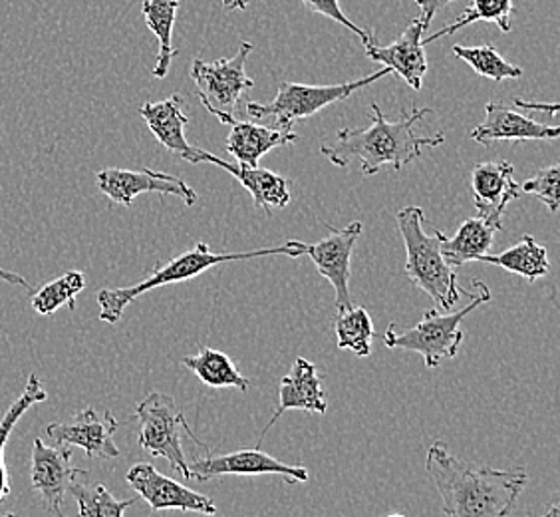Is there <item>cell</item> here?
<instances>
[{
    "label": "cell",
    "mask_w": 560,
    "mask_h": 517,
    "mask_svg": "<svg viewBox=\"0 0 560 517\" xmlns=\"http://www.w3.org/2000/svg\"><path fill=\"white\" fill-rule=\"evenodd\" d=\"M330 231V238H324L318 243H304V255L313 258L314 265L324 279L330 280L335 289V302L338 313H345L354 307L350 295V277H352V253L355 243L362 235V223L354 221L345 229H336L330 223H324Z\"/></svg>",
    "instance_id": "9"
},
{
    "label": "cell",
    "mask_w": 560,
    "mask_h": 517,
    "mask_svg": "<svg viewBox=\"0 0 560 517\" xmlns=\"http://www.w3.org/2000/svg\"><path fill=\"white\" fill-rule=\"evenodd\" d=\"M118 421L112 412L97 414L94 409L78 412L72 421L52 422L46 426L48 438L55 446H78L96 460L119 458V448L114 443Z\"/></svg>",
    "instance_id": "12"
},
{
    "label": "cell",
    "mask_w": 560,
    "mask_h": 517,
    "mask_svg": "<svg viewBox=\"0 0 560 517\" xmlns=\"http://www.w3.org/2000/svg\"><path fill=\"white\" fill-rule=\"evenodd\" d=\"M253 44L243 43L237 55L206 62L195 58L191 65V80L207 112L221 119L235 118L241 108V97L255 87V80L245 72Z\"/></svg>",
    "instance_id": "8"
},
{
    "label": "cell",
    "mask_w": 560,
    "mask_h": 517,
    "mask_svg": "<svg viewBox=\"0 0 560 517\" xmlns=\"http://www.w3.org/2000/svg\"><path fill=\"white\" fill-rule=\"evenodd\" d=\"M423 24L420 16L406 26V31L399 34L398 38L388 46L374 41L366 46V56L374 62L386 66L392 70V74H398L401 80H406L413 90H421V80L428 72V56H425V46L421 44L423 38Z\"/></svg>",
    "instance_id": "16"
},
{
    "label": "cell",
    "mask_w": 560,
    "mask_h": 517,
    "mask_svg": "<svg viewBox=\"0 0 560 517\" xmlns=\"http://www.w3.org/2000/svg\"><path fill=\"white\" fill-rule=\"evenodd\" d=\"M474 287L477 289L475 295L467 292L471 302L455 311V313L442 314L438 309H431L423 314L420 323L406 331H398L396 324H389L386 334H382V343L388 348L396 351H408V353H418L423 356L425 367L438 368L445 360H450L459 353V346L464 343V323L465 317L474 313L479 305H486L491 301V291L483 280L475 279Z\"/></svg>",
    "instance_id": "5"
},
{
    "label": "cell",
    "mask_w": 560,
    "mask_h": 517,
    "mask_svg": "<svg viewBox=\"0 0 560 517\" xmlns=\"http://www.w3.org/2000/svg\"><path fill=\"white\" fill-rule=\"evenodd\" d=\"M559 163H552L549 168H542L535 177H530L518 187H521V194L535 195L540 204L549 207L550 214H557V209H559Z\"/></svg>",
    "instance_id": "32"
},
{
    "label": "cell",
    "mask_w": 560,
    "mask_h": 517,
    "mask_svg": "<svg viewBox=\"0 0 560 517\" xmlns=\"http://www.w3.org/2000/svg\"><path fill=\"white\" fill-rule=\"evenodd\" d=\"M223 7L226 11H245L248 7V0H223Z\"/></svg>",
    "instance_id": "36"
},
{
    "label": "cell",
    "mask_w": 560,
    "mask_h": 517,
    "mask_svg": "<svg viewBox=\"0 0 560 517\" xmlns=\"http://www.w3.org/2000/svg\"><path fill=\"white\" fill-rule=\"evenodd\" d=\"M100 192L109 197L114 204L130 207L133 199L141 194L175 195L187 207H194L197 194L194 187L182 177L172 173L155 172L150 168L141 170H119L108 168L96 173Z\"/></svg>",
    "instance_id": "10"
},
{
    "label": "cell",
    "mask_w": 560,
    "mask_h": 517,
    "mask_svg": "<svg viewBox=\"0 0 560 517\" xmlns=\"http://www.w3.org/2000/svg\"><path fill=\"white\" fill-rule=\"evenodd\" d=\"M559 136L557 126L539 124L501 102H489L486 119L471 131V138L487 148L497 141L557 140Z\"/></svg>",
    "instance_id": "17"
},
{
    "label": "cell",
    "mask_w": 560,
    "mask_h": 517,
    "mask_svg": "<svg viewBox=\"0 0 560 517\" xmlns=\"http://www.w3.org/2000/svg\"><path fill=\"white\" fill-rule=\"evenodd\" d=\"M221 122L231 128L226 136L225 150L237 160L238 165L257 168L260 158L270 150L291 146L292 141L299 140L292 129L270 128L237 118H225Z\"/></svg>",
    "instance_id": "20"
},
{
    "label": "cell",
    "mask_w": 560,
    "mask_h": 517,
    "mask_svg": "<svg viewBox=\"0 0 560 517\" xmlns=\"http://www.w3.org/2000/svg\"><path fill=\"white\" fill-rule=\"evenodd\" d=\"M189 163H213L217 168L231 173L238 184L247 189L253 202L260 209H265L267 214L275 209H284L291 204V192H289V182L279 175V173L270 172L265 168H248V165H238V163H229L221 158H217L213 153L206 150L195 148L194 158Z\"/></svg>",
    "instance_id": "18"
},
{
    "label": "cell",
    "mask_w": 560,
    "mask_h": 517,
    "mask_svg": "<svg viewBox=\"0 0 560 517\" xmlns=\"http://www.w3.org/2000/svg\"><path fill=\"white\" fill-rule=\"evenodd\" d=\"M270 255H287V257H302L304 255V243L296 239H289L280 248L253 249L247 253H213L207 243H197L194 249L185 251L179 257L172 258L165 265H158L150 277L141 280L133 287H121V289H104L97 292L100 302V321L104 323H118L126 307L136 301L143 292L153 291L158 287H165L172 283H184L203 275L207 269L217 267L221 263L231 261H248L255 257H270Z\"/></svg>",
    "instance_id": "3"
},
{
    "label": "cell",
    "mask_w": 560,
    "mask_h": 517,
    "mask_svg": "<svg viewBox=\"0 0 560 517\" xmlns=\"http://www.w3.org/2000/svg\"><path fill=\"white\" fill-rule=\"evenodd\" d=\"M48 399V392L44 390L43 382L38 375H31L26 387L22 390L21 397L14 400L11 409L4 412L2 421H0V502L4 497L11 496V485H9V472H7V460H4V452H7V443L9 436L14 430L16 422L21 421L22 416L33 409L34 404H40Z\"/></svg>",
    "instance_id": "27"
},
{
    "label": "cell",
    "mask_w": 560,
    "mask_h": 517,
    "mask_svg": "<svg viewBox=\"0 0 560 517\" xmlns=\"http://www.w3.org/2000/svg\"><path fill=\"white\" fill-rule=\"evenodd\" d=\"M542 517H560V506L557 499H555V502H552V504L547 507V512L542 514Z\"/></svg>",
    "instance_id": "37"
},
{
    "label": "cell",
    "mask_w": 560,
    "mask_h": 517,
    "mask_svg": "<svg viewBox=\"0 0 560 517\" xmlns=\"http://www.w3.org/2000/svg\"><path fill=\"white\" fill-rule=\"evenodd\" d=\"M388 517H406V516H401V514H392V516H388Z\"/></svg>",
    "instance_id": "38"
},
{
    "label": "cell",
    "mask_w": 560,
    "mask_h": 517,
    "mask_svg": "<svg viewBox=\"0 0 560 517\" xmlns=\"http://www.w3.org/2000/svg\"><path fill=\"white\" fill-rule=\"evenodd\" d=\"M453 55L459 60H464L465 65L471 66L475 72L489 80L503 82V80H517L523 76V70L518 66L506 62L503 56L497 53L491 44L483 46H464V44H453Z\"/></svg>",
    "instance_id": "31"
},
{
    "label": "cell",
    "mask_w": 560,
    "mask_h": 517,
    "mask_svg": "<svg viewBox=\"0 0 560 517\" xmlns=\"http://www.w3.org/2000/svg\"><path fill=\"white\" fill-rule=\"evenodd\" d=\"M136 421L140 424V446L153 458L167 460L173 470L191 480L189 463L185 460L184 446H182V430L199 444L195 432L187 426L184 412L170 394L151 392L136 406Z\"/></svg>",
    "instance_id": "7"
},
{
    "label": "cell",
    "mask_w": 560,
    "mask_h": 517,
    "mask_svg": "<svg viewBox=\"0 0 560 517\" xmlns=\"http://www.w3.org/2000/svg\"><path fill=\"white\" fill-rule=\"evenodd\" d=\"M84 287L86 277L80 271H68L34 292L31 305L34 311L43 317L55 314L60 307H68L70 311H74L75 297L84 291Z\"/></svg>",
    "instance_id": "28"
},
{
    "label": "cell",
    "mask_w": 560,
    "mask_h": 517,
    "mask_svg": "<svg viewBox=\"0 0 560 517\" xmlns=\"http://www.w3.org/2000/svg\"><path fill=\"white\" fill-rule=\"evenodd\" d=\"M126 482L148 502L153 512L179 509L203 516H215L217 506L209 497L197 494L167 475L160 474L151 463H136L126 474Z\"/></svg>",
    "instance_id": "14"
},
{
    "label": "cell",
    "mask_w": 560,
    "mask_h": 517,
    "mask_svg": "<svg viewBox=\"0 0 560 517\" xmlns=\"http://www.w3.org/2000/svg\"><path fill=\"white\" fill-rule=\"evenodd\" d=\"M86 475L78 478L70 494L80 507V517H124L126 509L136 504V499H116L106 485L88 484Z\"/></svg>",
    "instance_id": "30"
},
{
    "label": "cell",
    "mask_w": 560,
    "mask_h": 517,
    "mask_svg": "<svg viewBox=\"0 0 560 517\" xmlns=\"http://www.w3.org/2000/svg\"><path fill=\"white\" fill-rule=\"evenodd\" d=\"M184 367L189 368L206 387L237 388L243 392L250 387V380L238 372L235 363L215 348H201L197 355L185 356Z\"/></svg>",
    "instance_id": "25"
},
{
    "label": "cell",
    "mask_w": 560,
    "mask_h": 517,
    "mask_svg": "<svg viewBox=\"0 0 560 517\" xmlns=\"http://www.w3.org/2000/svg\"><path fill=\"white\" fill-rule=\"evenodd\" d=\"M335 331L336 343L340 351H352L355 356H362V358L372 353V338L376 333H374L372 317L368 314L366 309L352 307L345 313H338Z\"/></svg>",
    "instance_id": "29"
},
{
    "label": "cell",
    "mask_w": 560,
    "mask_h": 517,
    "mask_svg": "<svg viewBox=\"0 0 560 517\" xmlns=\"http://www.w3.org/2000/svg\"><path fill=\"white\" fill-rule=\"evenodd\" d=\"M287 410H304V412H316V414H326L328 410L323 378L316 372L313 363L306 358H296L291 375L280 380L279 409L260 434L259 444Z\"/></svg>",
    "instance_id": "19"
},
{
    "label": "cell",
    "mask_w": 560,
    "mask_h": 517,
    "mask_svg": "<svg viewBox=\"0 0 560 517\" xmlns=\"http://www.w3.org/2000/svg\"><path fill=\"white\" fill-rule=\"evenodd\" d=\"M392 76L389 68H382L374 74L364 76L354 82L330 84V87H313V84H296V82H279L275 100L267 104L248 102L247 114L253 119L272 118L277 129H291L296 122L311 118L320 110L328 108L338 102H345L358 90L376 84L377 80Z\"/></svg>",
    "instance_id": "6"
},
{
    "label": "cell",
    "mask_w": 560,
    "mask_h": 517,
    "mask_svg": "<svg viewBox=\"0 0 560 517\" xmlns=\"http://www.w3.org/2000/svg\"><path fill=\"white\" fill-rule=\"evenodd\" d=\"M301 2L308 11L323 14V16H328V19H332L338 24H342L346 31L354 33L360 38V43L364 44V48H366L368 44L377 41L376 34L372 33V31L360 28L358 24H354V22L346 16L345 11L340 9V0H301Z\"/></svg>",
    "instance_id": "33"
},
{
    "label": "cell",
    "mask_w": 560,
    "mask_h": 517,
    "mask_svg": "<svg viewBox=\"0 0 560 517\" xmlns=\"http://www.w3.org/2000/svg\"><path fill=\"white\" fill-rule=\"evenodd\" d=\"M399 233L406 245V273L411 283L435 302L438 311H450L462 299L464 291L457 285V273L443 258L440 249V229L423 231L425 214L421 207H401L396 214Z\"/></svg>",
    "instance_id": "4"
},
{
    "label": "cell",
    "mask_w": 560,
    "mask_h": 517,
    "mask_svg": "<svg viewBox=\"0 0 560 517\" xmlns=\"http://www.w3.org/2000/svg\"><path fill=\"white\" fill-rule=\"evenodd\" d=\"M425 470L442 496L447 517H509L528 484L525 468L497 470L455 458L442 440L425 456Z\"/></svg>",
    "instance_id": "1"
},
{
    "label": "cell",
    "mask_w": 560,
    "mask_h": 517,
    "mask_svg": "<svg viewBox=\"0 0 560 517\" xmlns=\"http://www.w3.org/2000/svg\"><path fill=\"white\" fill-rule=\"evenodd\" d=\"M191 480L207 482L221 475H280L289 484L308 482V470L301 466H287L269 453L255 450H238L231 453L207 452L206 458H195L189 466Z\"/></svg>",
    "instance_id": "11"
},
{
    "label": "cell",
    "mask_w": 560,
    "mask_h": 517,
    "mask_svg": "<svg viewBox=\"0 0 560 517\" xmlns=\"http://www.w3.org/2000/svg\"><path fill=\"white\" fill-rule=\"evenodd\" d=\"M179 7H182V0H143L141 4L145 24L160 41V53H158L155 68L151 72L160 80L170 74L173 58L177 56V50L173 48V24L177 19Z\"/></svg>",
    "instance_id": "23"
},
{
    "label": "cell",
    "mask_w": 560,
    "mask_h": 517,
    "mask_svg": "<svg viewBox=\"0 0 560 517\" xmlns=\"http://www.w3.org/2000/svg\"><path fill=\"white\" fill-rule=\"evenodd\" d=\"M4 517H16V516H12V514H7V516Z\"/></svg>",
    "instance_id": "39"
},
{
    "label": "cell",
    "mask_w": 560,
    "mask_h": 517,
    "mask_svg": "<svg viewBox=\"0 0 560 517\" xmlns=\"http://www.w3.org/2000/svg\"><path fill=\"white\" fill-rule=\"evenodd\" d=\"M471 194L479 217L497 231H503L506 207L521 195L513 165L509 162L477 163L471 172Z\"/></svg>",
    "instance_id": "15"
},
{
    "label": "cell",
    "mask_w": 560,
    "mask_h": 517,
    "mask_svg": "<svg viewBox=\"0 0 560 517\" xmlns=\"http://www.w3.org/2000/svg\"><path fill=\"white\" fill-rule=\"evenodd\" d=\"M452 2H455V0H416V4L420 7V21L421 24H423V28L428 31V26H430L431 21H433V16L442 11V9H445L447 4H452Z\"/></svg>",
    "instance_id": "34"
},
{
    "label": "cell",
    "mask_w": 560,
    "mask_h": 517,
    "mask_svg": "<svg viewBox=\"0 0 560 517\" xmlns=\"http://www.w3.org/2000/svg\"><path fill=\"white\" fill-rule=\"evenodd\" d=\"M84 470L72 466V448L68 446H46L36 438L33 446V466H31V485L43 497L44 504L58 517L62 514L65 497Z\"/></svg>",
    "instance_id": "13"
},
{
    "label": "cell",
    "mask_w": 560,
    "mask_h": 517,
    "mask_svg": "<svg viewBox=\"0 0 560 517\" xmlns=\"http://www.w3.org/2000/svg\"><path fill=\"white\" fill-rule=\"evenodd\" d=\"M479 261L491 263L501 269L521 275L528 283L545 277L550 271L549 255L547 249L539 245L533 235H525L517 245L505 249L499 255H481Z\"/></svg>",
    "instance_id": "24"
},
{
    "label": "cell",
    "mask_w": 560,
    "mask_h": 517,
    "mask_svg": "<svg viewBox=\"0 0 560 517\" xmlns=\"http://www.w3.org/2000/svg\"><path fill=\"white\" fill-rule=\"evenodd\" d=\"M497 229L486 223L481 217L465 219L462 227L453 238H445L440 231V249L447 265L453 269H459L469 261H479L481 255H487L493 248V238Z\"/></svg>",
    "instance_id": "22"
},
{
    "label": "cell",
    "mask_w": 560,
    "mask_h": 517,
    "mask_svg": "<svg viewBox=\"0 0 560 517\" xmlns=\"http://www.w3.org/2000/svg\"><path fill=\"white\" fill-rule=\"evenodd\" d=\"M0 279L7 280L9 285H19V287H28V283L21 275H16V273H11V271H4L0 267Z\"/></svg>",
    "instance_id": "35"
},
{
    "label": "cell",
    "mask_w": 560,
    "mask_h": 517,
    "mask_svg": "<svg viewBox=\"0 0 560 517\" xmlns=\"http://www.w3.org/2000/svg\"><path fill=\"white\" fill-rule=\"evenodd\" d=\"M140 114L163 148L191 162L195 148L185 138V126L189 124V118L184 114V97L172 94L162 102H145Z\"/></svg>",
    "instance_id": "21"
},
{
    "label": "cell",
    "mask_w": 560,
    "mask_h": 517,
    "mask_svg": "<svg viewBox=\"0 0 560 517\" xmlns=\"http://www.w3.org/2000/svg\"><path fill=\"white\" fill-rule=\"evenodd\" d=\"M513 14H515L513 0H471V4L452 24L443 26L438 33H431L430 36L421 38V44L428 46V44L435 43L447 34L462 31L474 22H491V24H497L501 28V33H511Z\"/></svg>",
    "instance_id": "26"
},
{
    "label": "cell",
    "mask_w": 560,
    "mask_h": 517,
    "mask_svg": "<svg viewBox=\"0 0 560 517\" xmlns=\"http://www.w3.org/2000/svg\"><path fill=\"white\" fill-rule=\"evenodd\" d=\"M372 110V126L368 128H345L336 134L335 143H324L320 151L326 160L338 168H348L360 162L364 175H376L382 168H401L420 160L423 146H442L445 138L418 136L416 126L430 114L431 108L404 110L398 119L386 118L377 104Z\"/></svg>",
    "instance_id": "2"
}]
</instances>
